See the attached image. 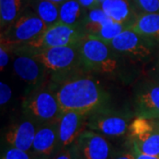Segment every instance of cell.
<instances>
[{
	"mask_svg": "<svg viewBox=\"0 0 159 159\" xmlns=\"http://www.w3.org/2000/svg\"><path fill=\"white\" fill-rule=\"evenodd\" d=\"M57 83L53 87L62 113L76 111L89 115L108 104V92L91 76L74 75Z\"/></svg>",
	"mask_w": 159,
	"mask_h": 159,
	"instance_id": "cell-1",
	"label": "cell"
},
{
	"mask_svg": "<svg viewBox=\"0 0 159 159\" xmlns=\"http://www.w3.org/2000/svg\"><path fill=\"white\" fill-rule=\"evenodd\" d=\"M80 57L86 73L112 74L119 67V54L102 40L86 34L79 43Z\"/></svg>",
	"mask_w": 159,
	"mask_h": 159,
	"instance_id": "cell-2",
	"label": "cell"
},
{
	"mask_svg": "<svg viewBox=\"0 0 159 159\" xmlns=\"http://www.w3.org/2000/svg\"><path fill=\"white\" fill-rule=\"evenodd\" d=\"M22 111L39 125L59 119L62 111L54 87L43 84L33 89L23 99Z\"/></svg>",
	"mask_w": 159,
	"mask_h": 159,
	"instance_id": "cell-3",
	"label": "cell"
},
{
	"mask_svg": "<svg viewBox=\"0 0 159 159\" xmlns=\"http://www.w3.org/2000/svg\"><path fill=\"white\" fill-rule=\"evenodd\" d=\"M31 53L43 64L48 74H54L57 82L74 76L73 73L79 68L82 69L79 43L75 45L53 47Z\"/></svg>",
	"mask_w": 159,
	"mask_h": 159,
	"instance_id": "cell-4",
	"label": "cell"
},
{
	"mask_svg": "<svg viewBox=\"0 0 159 159\" xmlns=\"http://www.w3.org/2000/svg\"><path fill=\"white\" fill-rule=\"evenodd\" d=\"M86 34L83 26H71L58 21L48 27L37 38L18 47L34 52L53 47L75 45L80 43Z\"/></svg>",
	"mask_w": 159,
	"mask_h": 159,
	"instance_id": "cell-5",
	"label": "cell"
},
{
	"mask_svg": "<svg viewBox=\"0 0 159 159\" xmlns=\"http://www.w3.org/2000/svg\"><path fill=\"white\" fill-rule=\"evenodd\" d=\"M47 25L30 7L1 33V43L16 48L37 38Z\"/></svg>",
	"mask_w": 159,
	"mask_h": 159,
	"instance_id": "cell-6",
	"label": "cell"
},
{
	"mask_svg": "<svg viewBox=\"0 0 159 159\" xmlns=\"http://www.w3.org/2000/svg\"><path fill=\"white\" fill-rule=\"evenodd\" d=\"M132 118V114L105 107L89 115L87 129L95 131L103 136H123L127 134Z\"/></svg>",
	"mask_w": 159,
	"mask_h": 159,
	"instance_id": "cell-7",
	"label": "cell"
},
{
	"mask_svg": "<svg viewBox=\"0 0 159 159\" xmlns=\"http://www.w3.org/2000/svg\"><path fill=\"white\" fill-rule=\"evenodd\" d=\"M158 43L156 40L126 29L107 44L119 56L141 60L150 56Z\"/></svg>",
	"mask_w": 159,
	"mask_h": 159,
	"instance_id": "cell-8",
	"label": "cell"
},
{
	"mask_svg": "<svg viewBox=\"0 0 159 159\" xmlns=\"http://www.w3.org/2000/svg\"><path fill=\"white\" fill-rule=\"evenodd\" d=\"M12 69L15 74L33 89L43 85L48 71L43 64L29 51L19 47L13 51Z\"/></svg>",
	"mask_w": 159,
	"mask_h": 159,
	"instance_id": "cell-9",
	"label": "cell"
},
{
	"mask_svg": "<svg viewBox=\"0 0 159 159\" xmlns=\"http://www.w3.org/2000/svg\"><path fill=\"white\" fill-rule=\"evenodd\" d=\"M58 120L38 126L32 147V152L35 156L51 159L59 151Z\"/></svg>",
	"mask_w": 159,
	"mask_h": 159,
	"instance_id": "cell-10",
	"label": "cell"
},
{
	"mask_svg": "<svg viewBox=\"0 0 159 159\" xmlns=\"http://www.w3.org/2000/svg\"><path fill=\"white\" fill-rule=\"evenodd\" d=\"M89 115L76 111L63 112L58 120L59 150L77 141L80 134L87 129Z\"/></svg>",
	"mask_w": 159,
	"mask_h": 159,
	"instance_id": "cell-11",
	"label": "cell"
},
{
	"mask_svg": "<svg viewBox=\"0 0 159 159\" xmlns=\"http://www.w3.org/2000/svg\"><path fill=\"white\" fill-rule=\"evenodd\" d=\"M75 142L83 159H110L112 152L105 137L89 129L83 131Z\"/></svg>",
	"mask_w": 159,
	"mask_h": 159,
	"instance_id": "cell-12",
	"label": "cell"
},
{
	"mask_svg": "<svg viewBox=\"0 0 159 159\" xmlns=\"http://www.w3.org/2000/svg\"><path fill=\"white\" fill-rule=\"evenodd\" d=\"M134 115L148 119H159V81L149 82L137 92Z\"/></svg>",
	"mask_w": 159,
	"mask_h": 159,
	"instance_id": "cell-13",
	"label": "cell"
},
{
	"mask_svg": "<svg viewBox=\"0 0 159 159\" xmlns=\"http://www.w3.org/2000/svg\"><path fill=\"white\" fill-rule=\"evenodd\" d=\"M39 125L26 119L9 126L5 134L6 143L13 148L25 151H32L35 133Z\"/></svg>",
	"mask_w": 159,
	"mask_h": 159,
	"instance_id": "cell-14",
	"label": "cell"
},
{
	"mask_svg": "<svg viewBox=\"0 0 159 159\" xmlns=\"http://www.w3.org/2000/svg\"><path fill=\"white\" fill-rule=\"evenodd\" d=\"M100 6L112 20L124 24L129 29L138 16L130 0H103Z\"/></svg>",
	"mask_w": 159,
	"mask_h": 159,
	"instance_id": "cell-15",
	"label": "cell"
},
{
	"mask_svg": "<svg viewBox=\"0 0 159 159\" xmlns=\"http://www.w3.org/2000/svg\"><path fill=\"white\" fill-rule=\"evenodd\" d=\"M30 0H0L1 30L10 26L29 7Z\"/></svg>",
	"mask_w": 159,
	"mask_h": 159,
	"instance_id": "cell-16",
	"label": "cell"
},
{
	"mask_svg": "<svg viewBox=\"0 0 159 159\" xmlns=\"http://www.w3.org/2000/svg\"><path fill=\"white\" fill-rule=\"evenodd\" d=\"M87 11L78 0H66L59 5V22L71 26H82Z\"/></svg>",
	"mask_w": 159,
	"mask_h": 159,
	"instance_id": "cell-17",
	"label": "cell"
},
{
	"mask_svg": "<svg viewBox=\"0 0 159 159\" xmlns=\"http://www.w3.org/2000/svg\"><path fill=\"white\" fill-rule=\"evenodd\" d=\"M130 29L159 43V13L139 14Z\"/></svg>",
	"mask_w": 159,
	"mask_h": 159,
	"instance_id": "cell-18",
	"label": "cell"
},
{
	"mask_svg": "<svg viewBox=\"0 0 159 159\" xmlns=\"http://www.w3.org/2000/svg\"><path fill=\"white\" fill-rule=\"evenodd\" d=\"M29 7L45 23L51 27L59 21V5L49 0H30Z\"/></svg>",
	"mask_w": 159,
	"mask_h": 159,
	"instance_id": "cell-19",
	"label": "cell"
},
{
	"mask_svg": "<svg viewBox=\"0 0 159 159\" xmlns=\"http://www.w3.org/2000/svg\"><path fill=\"white\" fill-rule=\"evenodd\" d=\"M111 20H112L103 11L101 6H99L87 11L82 26L86 34L96 36L102 27Z\"/></svg>",
	"mask_w": 159,
	"mask_h": 159,
	"instance_id": "cell-20",
	"label": "cell"
},
{
	"mask_svg": "<svg viewBox=\"0 0 159 159\" xmlns=\"http://www.w3.org/2000/svg\"><path fill=\"white\" fill-rule=\"evenodd\" d=\"M159 125V119L134 117L128 126L127 134L130 141H134L153 132Z\"/></svg>",
	"mask_w": 159,
	"mask_h": 159,
	"instance_id": "cell-21",
	"label": "cell"
},
{
	"mask_svg": "<svg viewBox=\"0 0 159 159\" xmlns=\"http://www.w3.org/2000/svg\"><path fill=\"white\" fill-rule=\"evenodd\" d=\"M130 144L135 146L142 153L159 157V125L147 135L130 141Z\"/></svg>",
	"mask_w": 159,
	"mask_h": 159,
	"instance_id": "cell-22",
	"label": "cell"
},
{
	"mask_svg": "<svg viewBox=\"0 0 159 159\" xmlns=\"http://www.w3.org/2000/svg\"><path fill=\"white\" fill-rule=\"evenodd\" d=\"M126 29H129V28L127 26L124 25V24H121V23L111 20V22L107 23L106 25H104L102 27L101 30L98 32V34L96 35V37L103 41L104 43H108L113 38H115L117 35H119L121 32H123Z\"/></svg>",
	"mask_w": 159,
	"mask_h": 159,
	"instance_id": "cell-23",
	"label": "cell"
},
{
	"mask_svg": "<svg viewBox=\"0 0 159 159\" xmlns=\"http://www.w3.org/2000/svg\"><path fill=\"white\" fill-rule=\"evenodd\" d=\"M137 14L159 13V0H130Z\"/></svg>",
	"mask_w": 159,
	"mask_h": 159,
	"instance_id": "cell-24",
	"label": "cell"
},
{
	"mask_svg": "<svg viewBox=\"0 0 159 159\" xmlns=\"http://www.w3.org/2000/svg\"><path fill=\"white\" fill-rule=\"evenodd\" d=\"M36 156L32 151H25L17 148L10 147L3 152L1 159H34Z\"/></svg>",
	"mask_w": 159,
	"mask_h": 159,
	"instance_id": "cell-25",
	"label": "cell"
},
{
	"mask_svg": "<svg viewBox=\"0 0 159 159\" xmlns=\"http://www.w3.org/2000/svg\"><path fill=\"white\" fill-rule=\"evenodd\" d=\"M51 159H83L79 148L74 142L68 147L61 148Z\"/></svg>",
	"mask_w": 159,
	"mask_h": 159,
	"instance_id": "cell-26",
	"label": "cell"
},
{
	"mask_svg": "<svg viewBox=\"0 0 159 159\" xmlns=\"http://www.w3.org/2000/svg\"><path fill=\"white\" fill-rule=\"evenodd\" d=\"M13 51H14L13 47L6 44V43H1V47H0V67H1V71H3L7 66V65L9 64L11 55L13 54Z\"/></svg>",
	"mask_w": 159,
	"mask_h": 159,
	"instance_id": "cell-27",
	"label": "cell"
},
{
	"mask_svg": "<svg viewBox=\"0 0 159 159\" xmlns=\"http://www.w3.org/2000/svg\"><path fill=\"white\" fill-rule=\"evenodd\" d=\"M11 89L10 86L6 83L1 81L0 82V104L1 106L6 105V103L11 100Z\"/></svg>",
	"mask_w": 159,
	"mask_h": 159,
	"instance_id": "cell-28",
	"label": "cell"
},
{
	"mask_svg": "<svg viewBox=\"0 0 159 159\" xmlns=\"http://www.w3.org/2000/svg\"><path fill=\"white\" fill-rule=\"evenodd\" d=\"M110 159H135V157L130 146V148L128 149H120L111 152Z\"/></svg>",
	"mask_w": 159,
	"mask_h": 159,
	"instance_id": "cell-29",
	"label": "cell"
},
{
	"mask_svg": "<svg viewBox=\"0 0 159 159\" xmlns=\"http://www.w3.org/2000/svg\"><path fill=\"white\" fill-rule=\"evenodd\" d=\"M130 146L133 148V151L134 153L135 159H159V157H157V156H151V155L142 153L135 146H134L133 144H130Z\"/></svg>",
	"mask_w": 159,
	"mask_h": 159,
	"instance_id": "cell-30",
	"label": "cell"
},
{
	"mask_svg": "<svg viewBox=\"0 0 159 159\" xmlns=\"http://www.w3.org/2000/svg\"><path fill=\"white\" fill-rule=\"evenodd\" d=\"M78 1L86 10H90L100 6V4L98 3L97 0H78Z\"/></svg>",
	"mask_w": 159,
	"mask_h": 159,
	"instance_id": "cell-31",
	"label": "cell"
},
{
	"mask_svg": "<svg viewBox=\"0 0 159 159\" xmlns=\"http://www.w3.org/2000/svg\"><path fill=\"white\" fill-rule=\"evenodd\" d=\"M49 1H51V2H54V3H56V4L60 5V4H62L63 2H65L66 0H49Z\"/></svg>",
	"mask_w": 159,
	"mask_h": 159,
	"instance_id": "cell-32",
	"label": "cell"
},
{
	"mask_svg": "<svg viewBox=\"0 0 159 159\" xmlns=\"http://www.w3.org/2000/svg\"><path fill=\"white\" fill-rule=\"evenodd\" d=\"M157 77H158V80H157V81H159V62L158 64H157Z\"/></svg>",
	"mask_w": 159,
	"mask_h": 159,
	"instance_id": "cell-33",
	"label": "cell"
},
{
	"mask_svg": "<svg viewBox=\"0 0 159 159\" xmlns=\"http://www.w3.org/2000/svg\"><path fill=\"white\" fill-rule=\"evenodd\" d=\"M34 159H48V158H44V157H37V156H36Z\"/></svg>",
	"mask_w": 159,
	"mask_h": 159,
	"instance_id": "cell-34",
	"label": "cell"
},
{
	"mask_svg": "<svg viewBox=\"0 0 159 159\" xmlns=\"http://www.w3.org/2000/svg\"><path fill=\"white\" fill-rule=\"evenodd\" d=\"M97 1H98V3H99V4L101 5V3H102V1H103V0H97Z\"/></svg>",
	"mask_w": 159,
	"mask_h": 159,
	"instance_id": "cell-35",
	"label": "cell"
}]
</instances>
